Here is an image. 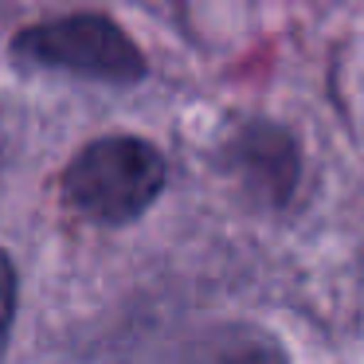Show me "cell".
Masks as SVG:
<instances>
[{"label": "cell", "instance_id": "277c9868", "mask_svg": "<svg viewBox=\"0 0 364 364\" xmlns=\"http://www.w3.org/2000/svg\"><path fill=\"white\" fill-rule=\"evenodd\" d=\"M184 364H290L270 333L255 325H223L188 348Z\"/></svg>", "mask_w": 364, "mask_h": 364}, {"label": "cell", "instance_id": "3957f363", "mask_svg": "<svg viewBox=\"0 0 364 364\" xmlns=\"http://www.w3.org/2000/svg\"><path fill=\"white\" fill-rule=\"evenodd\" d=\"M228 165L239 173L243 188H251L267 204H282L298 184V149L286 129L267 122L239 129L228 145Z\"/></svg>", "mask_w": 364, "mask_h": 364}, {"label": "cell", "instance_id": "6da1fadb", "mask_svg": "<svg viewBox=\"0 0 364 364\" xmlns=\"http://www.w3.org/2000/svg\"><path fill=\"white\" fill-rule=\"evenodd\" d=\"M165 188V157L141 137H98L63 173L75 212L98 223H129Z\"/></svg>", "mask_w": 364, "mask_h": 364}, {"label": "cell", "instance_id": "7a4b0ae2", "mask_svg": "<svg viewBox=\"0 0 364 364\" xmlns=\"http://www.w3.org/2000/svg\"><path fill=\"white\" fill-rule=\"evenodd\" d=\"M12 55L28 67L71 71L102 82H137L145 75V59L137 43L106 16H63L48 24L24 28L12 43Z\"/></svg>", "mask_w": 364, "mask_h": 364}, {"label": "cell", "instance_id": "5b68a950", "mask_svg": "<svg viewBox=\"0 0 364 364\" xmlns=\"http://www.w3.org/2000/svg\"><path fill=\"white\" fill-rule=\"evenodd\" d=\"M12 309H16V270H12L9 255L0 251V348H4V337H9Z\"/></svg>", "mask_w": 364, "mask_h": 364}]
</instances>
